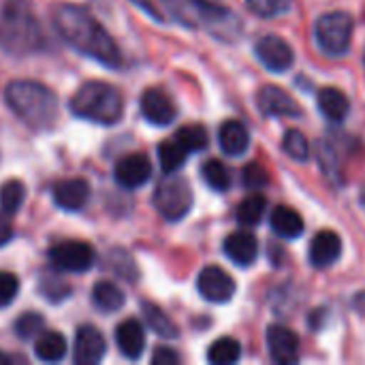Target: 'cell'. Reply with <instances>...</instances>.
<instances>
[{"label":"cell","instance_id":"f35d334b","mask_svg":"<svg viewBox=\"0 0 365 365\" xmlns=\"http://www.w3.org/2000/svg\"><path fill=\"white\" fill-rule=\"evenodd\" d=\"M180 364V355L173 349L167 346H158L152 355V365H178Z\"/></svg>","mask_w":365,"mask_h":365},{"label":"cell","instance_id":"9a60e30c","mask_svg":"<svg viewBox=\"0 0 365 365\" xmlns=\"http://www.w3.org/2000/svg\"><path fill=\"white\" fill-rule=\"evenodd\" d=\"M342 257V237L329 229L317 233L310 242V250H308V259L312 263V267L317 269H327L331 267L338 259Z\"/></svg>","mask_w":365,"mask_h":365},{"label":"cell","instance_id":"6da1fadb","mask_svg":"<svg viewBox=\"0 0 365 365\" xmlns=\"http://www.w3.org/2000/svg\"><path fill=\"white\" fill-rule=\"evenodd\" d=\"M51 24L58 36L77 53L92 58L109 68L122 66V53L113 36L86 6L56 4L51 9Z\"/></svg>","mask_w":365,"mask_h":365},{"label":"cell","instance_id":"f546056e","mask_svg":"<svg viewBox=\"0 0 365 365\" xmlns=\"http://www.w3.org/2000/svg\"><path fill=\"white\" fill-rule=\"evenodd\" d=\"M175 141L188 154H195V152H201V150H205L210 145V135L201 124H188V126H182L175 133Z\"/></svg>","mask_w":365,"mask_h":365},{"label":"cell","instance_id":"cb8c5ba5","mask_svg":"<svg viewBox=\"0 0 365 365\" xmlns=\"http://www.w3.org/2000/svg\"><path fill=\"white\" fill-rule=\"evenodd\" d=\"M141 310H143V317H145V323L150 325V329L156 331L160 338L175 340V338L180 336L178 325L163 312V308H158V306L152 304V302H143V304H141Z\"/></svg>","mask_w":365,"mask_h":365},{"label":"cell","instance_id":"b9f144b4","mask_svg":"<svg viewBox=\"0 0 365 365\" xmlns=\"http://www.w3.org/2000/svg\"><path fill=\"white\" fill-rule=\"evenodd\" d=\"M353 308H355V310H359L361 314H365V291L364 293H357V295H355V299H353Z\"/></svg>","mask_w":365,"mask_h":365},{"label":"cell","instance_id":"d6a6232c","mask_svg":"<svg viewBox=\"0 0 365 365\" xmlns=\"http://www.w3.org/2000/svg\"><path fill=\"white\" fill-rule=\"evenodd\" d=\"M41 331H45V319L38 312H24L15 321V334L21 340H34Z\"/></svg>","mask_w":365,"mask_h":365},{"label":"cell","instance_id":"d590c367","mask_svg":"<svg viewBox=\"0 0 365 365\" xmlns=\"http://www.w3.org/2000/svg\"><path fill=\"white\" fill-rule=\"evenodd\" d=\"M246 4L259 17H278L291 11L293 0H246Z\"/></svg>","mask_w":365,"mask_h":365},{"label":"cell","instance_id":"d4e9b609","mask_svg":"<svg viewBox=\"0 0 365 365\" xmlns=\"http://www.w3.org/2000/svg\"><path fill=\"white\" fill-rule=\"evenodd\" d=\"M317 156H319V160H321V167H323L325 175H327L336 186H340V184H342V160H340L336 141H329V139L319 141Z\"/></svg>","mask_w":365,"mask_h":365},{"label":"cell","instance_id":"3957f363","mask_svg":"<svg viewBox=\"0 0 365 365\" xmlns=\"http://www.w3.org/2000/svg\"><path fill=\"white\" fill-rule=\"evenodd\" d=\"M45 47V32L26 0H6L0 13V49L11 56L36 53Z\"/></svg>","mask_w":365,"mask_h":365},{"label":"cell","instance_id":"7c38bea8","mask_svg":"<svg viewBox=\"0 0 365 365\" xmlns=\"http://www.w3.org/2000/svg\"><path fill=\"white\" fill-rule=\"evenodd\" d=\"M107 353V342L94 325H81L75 334L73 361L77 365L98 364Z\"/></svg>","mask_w":365,"mask_h":365},{"label":"cell","instance_id":"60d3db41","mask_svg":"<svg viewBox=\"0 0 365 365\" xmlns=\"http://www.w3.org/2000/svg\"><path fill=\"white\" fill-rule=\"evenodd\" d=\"M323 319H327V310L321 308V310H314L310 314V327L312 329H323Z\"/></svg>","mask_w":365,"mask_h":365},{"label":"cell","instance_id":"ffe728a7","mask_svg":"<svg viewBox=\"0 0 365 365\" xmlns=\"http://www.w3.org/2000/svg\"><path fill=\"white\" fill-rule=\"evenodd\" d=\"M317 103H319L321 113L334 124H342L349 118L351 103H349L346 94L338 88H323L317 96Z\"/></svg>","mask_w":365,"mask_h":365},{"label":"cell","instance_id":"ee69618b","mask_svg":"<svg viewBox=\"0 0 365 365\" xmlns=\"http://www.w3.org/2000/svg\"><path fill=\"white\" fill-rule=\"evenodd\" d=\"M361 203L365 205V186H364V190H361Z\"/></svg>","mask_w":365,"mask_h":365},{"label":"cell","instance_id":"4dcf8cb0","mask_svg":"<svg viewBox=\"0 0 365 365\" xmlns=\"http://www.w3.org/2000/svg\"><path fill=\"white\" fill-rule=\"evenodd\" d=\"M26 199V186L19 180H9L0 186V207L4 214L13 216L19 212Z\"/></svg>","mask_w":365,"mask_h":365},{"label":"cell","instance_id":"1f68e13d","mask_svg":"<svg viewBox=\"0 0 365 365\" xmlns=\"http://www.w3.org/2000/svg\"><path fill=\"white\" fill-rule=\"evenodd\" d=\"M282 150L297 163H306L310 158V141L302 130L289 128L282 137Z\"/></svg>","mask_w":365,"mask_h":365},{"label":"cell","instance_id":"ba28073f","mask_svg":"<svg viewBox=\"0 0 365 365\" xmlns=\"http://www.w3.org/2000/svg\"><path fill=\"white\" fill-rule=\"evenodd\" d=\"M255 53H257L259 62L272 73H284L295 64L293 47L278 34L261 36L255 45Z\"/></svg>","mask_w":365,"mask_h":365},{"label":"cell","instance_id":"30bf717a","mask_svg":"<svg viewBox=\"0 0 365 365\" xmlns=\"http://www.w3.org/2000/svg\"><path fill=\"white\" fill-rule=\"evenodd\" d=\"M257 107L265 118H299V103L278 86H263L257 92Z\"/></svg>","mask_w":365,"mask_h":365},{"label":"cell","instance_id":"52a82bcc","mask_svg":"<svg viewBox=\"0 0 365 365\" xmlns=\"http://www.w3.org/2000/svg\"><path fill=\"white\" fill-rule=\"evenodd\" d=\"M49 261L56 269L60 272H71V274H83L92 269L96 261V252L90 244L79 242V240H68L60 242L49 250Z\"/></svg>","mask_w":365,"mask_h":365},{"label":"cell","instance_id":"4fadbf2b","mask_svg":"<svg viewBox=\"0 0 365 365\" xmlns=\"http://www.w3.org/2000/svg\"><path fill=\"white\" fill-rule=\"evenodd\" d=\"M141 113L154 126H169L178 118L173 101L158 88H150L141 94Z\"/></svg>","mask_w":365,"mask_h":365},{"label":"cell","instance_id":"8fae6325","mask_svg":"<svg viewBox=\"0 0 365 365\" xmlns=\"http://www.w3.org/2000/svg\"><path fill=\"white\" fill-rule=\"evenodd\" d=\"M113 178L115 182L122 186V188H128V190H135L143 184L150 182L152 178V163L145 154H128V156H122L118 163H115V169H113Z\"/></svg>","mask_w":365,"mask_h":365},{"label":"cell","instance_id":"7a4b0ae2","mask_svg":"<svg viewBox=\"0 0 365 365\" xmlns=\"http://www.w3.org/2000/svg\"><path fill=\"white\" fill-rule=\"evenodd\" d=\"M4 98L13 113L32 130H49L60 118V103L56 92L38 81H11L4 90Z\"/></svg>","mask_w":365,"mask_h":365},{"label":"cell","instance_id":"9c48e42d","mask_svg":"<svg viewBox=\"0 0 365 365\" xmlns=\"http://www.w3.org/2000/svg\"><path fill=\"white\" fill-rule=\"evenodd\" d=\"M197 289H199L201 297L212 304H227L233 299V295L237 291L235 280L218 265H210V267L201 269V274L197 278Z\"/></svg>","mask_w":365,"mask_h":365},{"label":"cell","instance_id":"e0dca14e","mask_svg":"<svg viewBox=\"0 0 365 365\" xmlns=\"http://www.w3.org/2000/svg\"><path fill=\"white\" fill-rule=\"evenodd\" d=\"M222 250L235 265L250 267L259 257V242L250 231H235L225 240Z\"/></svg>","mask_w":365,"mask_h":365},{"label":"cell","instance_id":"f6af8a7d","mask_svg":"<svg viewBox=\"0 0 365 365\" xmlns=\"http://www.w3.org/2000/svg\"><path fill=\"white\" fill-rule=\"evenodd\" d=\"M364 66H365V53H364Z\"/></svg>","mask_w":365,"mask_h":365},{"label":"cell","instance_id":"4316f807","mask_svg":"<svg viewBox=\"0 0 365 365\" xmlns=\"http://www.w3.org/2000/svg\"><path fill=\"white\" fill-rule=\"evenodd\" d=\"M242 357V344L235 338H220L207 349V361L214 365L237 364Z\"/></svg>","mask_w":365,"mask_h":365},{"label":"cell","instance_id":"2e32d148","mask_svg":"<svg viewBox=\"0 0 365 365\" xmlns=\"http://www.w3.org/2000/svg\"><path fill=\"white\" fill-rule=\"evenodd\" d=\"M53 201L66 212H79L90 201V184L81 178L60 180L53 184Z\"/></svg>","mask_w":365,"mask_h":365},{"label":"cell","instance_id":"ab89813d","mask_svg":"<svg viewBox=\"0 0 365 365\" xmlns=\"http://www.w3.org/2000/svg\"><path fill=\"white\" fill-rule=\"evenodd\" d=\"M13 240V222L9 214H0V246L9 244Z\"/></svg>","mask_w":365,"mask_h":365},{"label":"cell","instance_id":"e575fe53","mask_svg":"<svg viewBox=\"0 0 365 365\" xmlns=\"http://www.w3.org/2000/svg\"><path fill=\"white\" fill-rule=\"evenodd\" d=\"M41 295L51 302V304H58L62 299H66L71 295V284H66L62 278L58 276H43L41 278V287H38Z\"/></svg>","mask_w":365,"mask_h":365},{"label":"cell","instance_id":"7bdbcfd3","mask_svg":"<svg viewBox=\"0 0 365 365\" xmlns=\"http://www.w3.org/2000/svg\"><path fill=\"white\" fill-rule=\"evenodd\" d=\"M9 364H11V359H9L4 353H0V365H9Z\"/></svg>","mask_w":365,"mask_h":365},{"label":"cell","instance_id":"ac0fdd59","mask_svg":"<svg viewBox=\"0 0 365 365\" xmlns=\"http://www.w3.org/2000/svg\"><path fill=\"white\" fill-rule=\"evenodd\" d=\"M115 344L126 359H139L145 351V329L137 319H126L115 327Z\"/></svg>","mask_w":365,"mask_h":365},{"label":"cell","instance_id":"74e56055","mask_svg":"<svg viewBox=\"0 0 365 365\" xmlns=\"http://www.w3.org/2000/svg\"><path fill=\"white\" fill-rule=\"evenodd\" d=\"M242 178H244V186H246V188H252V190L263 188V186L267 184V171H265L259 163L246 165L244 171H242Z\"/></svg>","mask_w":365,"mask_h":365},{"label":"cell","instance_id":"5bb4252c","mask_svg":"<svg viewBox=\"0 0 365 365\" xmlns=\"http://www.w3.org/2000/svg\"><path fill=\"white\" fill-rule=\"evenodd\" d=\"M267 349L276 364L291 365L299 361V338L282 325H272L267 329Z\"/></svg>","mask_w":365,"mask_h":365},{"label":"cell","instance_id":"83f0119b","mask_svg":"<svg viewBox=\"0 0 365 365\" xmlns=\"http://www.w3.org/2000/svg\"><path fill=\"white\" fill-rule=\"evenodd\" d=\"M201 178L216 192H227L231 188V173L222 160H216V158L205 160L201 167Z\"/></svg>","mask_w":365,"mask_h":365},{"label":"cell","instance_id":"5b68a950","mask_svg":"<svg viewBox=\"0 0 365 365\" xmlns=\"http://www.w3.org/2000/svg\"><path fill=\"white\" fill-rule=\"evenodd\" d=\"M355 21L346 11H329L323 13L314 21V38L323 53L331 58H342L351 49Z\"/></svg>","mask_w":365,"mask_h":365},{"label":"cell","instance_id":"f1b7e54d","mask_svg":"<svg viewBox=\"0 0 365 365\" xmlns=\"http://www.w3.org/2000/svg\"><path fill=\"white\" fill-rule=\"evenodd\" d=\"M265 207H267V201H265L263 195H250V197H246L240 203V207H237V222L242 227H248V229L250 227H257L263 220V216H265Z\"/></svg>","mask_w":365,"mask_h":365},{"label":"cell","instance_id":"603a6c76","mask_svg":"<svg viewBox=\"0 0 365 365\" xmlns=\"http://www.w3.org/2000/svg\"><path fill=\"white\" fill-rule=\"evenodd\" d=\"M92 302L103 312H115L124 306L126 297L118 284H113L111 280H101L92 289Z\"/></svg>","mask_w":365,"mask_h":365},{"label":"cell","instance_id":"8992f818","mask_svg":"<svg viewBox=\"0 0 365 365\" xmlns=\"http://www.w3.org/2000/svg\"><path fill=\"white\" fill-rule=\"evenodd\" d=\"M154 207L158 210V214L165 220L178 222L182 220L195 203L192 197V188L184 178H165L158 182L156 190H154Z\"/></svg>","mask_w":365,"mask_h":365},{"label":"cell","instance_id":"277c9868","mask_svg":"<svg viewBox=\"0 0 365 365\" xmlns=\"http://www.w3.org/2000/svg\"><path fill=\"white\" fill-rule=\"evenodd\" d=\"M71 111L81 120L101 126H113L124 118V98L111 83L88 81L73 94Z\"/></svg>","mask_w":365,"mask_h":365},{"label":"cell","instance_id":"d6986e66","mask_svg":"<svg viewBox=\"0 0 365 365\" xmlns=\"http://www.w3.org/2000/svg\"><path fill=\"white\" fill-rule=\"evenodd\" d=\"M218 143H220V150L227 156L237 158V156H244L248 152V148H250V133H248L244 122L227 120V122H222V126L218 130Z\"/></svg>","mask_w":365,"mask_h":365},{"label":"cell","instance_id":"484cf974","mask_svg":"<svg viewBox=\"0 0 365 365\" xmlns=\"http://www.w3.org/2000/svg\"><path fill=\"white\" fill-rule=\"evenodd\" d=\"M186 158H188V152L175 139L160 141V145H158V160H160V169L167 175H171L178 169H182L186 165Z\"/></svg>","mask_w":365,"mask_h":365},{"label":"cell","instance_id":"7402d4cb","mask_svg":"<svg viewBox=\"0 0 365 365\" xmlns=\"http://www.w3.org/2000/svg\"><path fill=\"white\" fill-rule=\"evenodd\" d=\"M66 340L58 331H41L34 340V355L45 364L62 361L66 355Z\"/></svg>","mask_w":365,"mask_h":365},{"label":"cell","instance_id":"836d02e7","mask_svg":"<svg viewBox=\"0 0 365 365\" xmlns=\"http://www.w3.org/2000/svg\"><path fill=\"white\" fill-rule=\"evenodd\" d=\"M107 265H109V269H111L115 276L126 278L128 282H135V278L139 276V272H137V267H135V261H133L130 255L124 252V250H113V252L109 255Z\"/></svg>","mask_w":365,"mask_h":365},{"label":"cell","instance_id":"8d00e7d4","mask_svg":"<svg viewBox=\"0 0 365 365\" xmlns=\"http://www.w3.org/2000/svg\"><path fill=\"white\" fill-rule=\"evenodd\" d=\"M19 293V278L11 272H0V308L11 306Z\"/></svg>","mask_w":365,"mask_h":365},{"label":"cell","instance_id":"44dd1931","mask_svg":"<svg viewBox=\"0 0 365 365\" xmlns=\"http://www.w3.org/2000/svg\"><path fill=\"white\" fill-rule=\"evenodd\" d=\"M269 227L274 229L276 235L284 237V240H297L304 233V218L299 216V212H295L289 205H278L272 214H269Z\"/></svg>","mask_w":365,"mask_h":365}]
</instances>
